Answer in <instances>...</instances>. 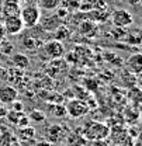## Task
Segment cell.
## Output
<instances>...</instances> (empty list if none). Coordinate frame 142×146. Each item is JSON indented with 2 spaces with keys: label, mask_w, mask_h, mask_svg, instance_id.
I'll return each mask as SVG.
<instances>
[{
  "label": "cell",
  "mask_w": 142,
  "mask_h": 146,
  "mask_svg": "<svg viewBox=\"0 0 142 146\" xmlns=\"http://www.w3.org/2000/svg\"><path fill=\"white\" fill-rule=\"evenodd\" d=\"M25 6H38V0H23Z\"/></svg>",
  "instance_id": "obj_19"
},
{
  "label": "cell",
  "mask_w": 142,
  "mask_h": 146,
  "mask_svg": "<svg viewBox=\"0 0 142 146\" xmlns=\"http://www.w3.org/2000/svg\"><path fill=\"white\" fill-rule=\"evenodd\" d=\"M111 21L117 28H127V27L132 25L134 16L127 9H117L111 14Z\"/></svg>",
  "instance_id": "obj_3"
},
{
  "label": "cell",
  "mask_w": 142,
  "mask_h": 146,
  "mask_svg": "<svg viewBox=\"0 0 142 146\" xmlns=\"http://www.w3.org/2000/svg\"><path fill=\"white\" fill-rule=\"evenodd\" d=\"M35 136V129L33 127H21L18 129V138L20 139H31Z\"/></svg>",
  "instance_id": "obj_14"
},
{
  "label": "cell",
  "mask_w": 142,
  "mask_h": 146,
  "mask_svg": "<svg viewBox=\"0 0 142 146\" xmlns=\"http://www.w3.org/2000/svg\"><path fill=\"white\" fill-rule=\"evenodd\" d=\"M30 119H33L35 122H42V121H45V114L39 110H34L30 112Z\"/></svg>",
  "instance_id": "obj_16"
},
{
  "label": "cell",
  "mask_w": 142,
  "mask_h": 146,
  "mask_svg": "<svg viewBox=\"0 0 142 146\" xmlns=\"http://www.w3.org/2000/svg\"><path fill=\"white\" fill-rule=\"evenodd\" d=\"M61 23H62V18H59L56 13H53V14H49L48 17L44 18L41 25H42L44 31H55L59 25H62Z\"/></svg>",
  "instance_id": "obj_9"
},
{
  "label": "cell",
  "mask_w": 142,
  "mask_h": 146,
  "mask_svg": "<svg viewBox=\"0 0 142 146\" xmlns=\"http://www.w3.org/2000/svg\"><path fill=\"white\" fill-rule=\"evenodd\" d=\"M4 35H6V31H4V27H3V24L0 23V42L4 39Z\"/></svg>",
  "instance_id": "obj_20"
},
{
  "label": "cell",
  "mask_w": 142,
  "mask_h": 146,
  "mask_svg": "<svg viewBox=\"0 0 142 146\" xmlns=\"http://www.w3.org/2000/svg\"><path fill=\"white\" fill-rule=\"evenodd\" d=\"M1 24H3V27H4L6 34H9V35H18V34L24 30V24H23L20 16H9V17H4Z\"/></svg>",
  "instance_id": "obj_5"
},
{
  "label": "cell",
  "mask_w": 142,
  "mask_h": 146,
  "mask_svg": "<svg viewBox=\"0 0 142 146\" xmlns=\"http://www.w3.org/2000/svg\"><path fill=\"white\" fill-rule=\"evenodd\" d=\"M0 21H1V13H0Z\"/></svg>",
  "instance_id": "obj_25"
},
{
  "label": "cell",
  "mask_w": 142,
  "mask_h": 146,
  "mask_svg": "<svg viewBox=\"0 0 142 146\" xmlns=\"http://www.w3.org/2000/svg\"><path fill=\"white\" fill-rule=\"evenodd\" d=\"M11 49H13V44H11V42H9V41H6V39H3V41L0 42V51H1V52L10 54Z\"/></svg>",
  "instance_id": "obj_17"
},
{
  "label": "cell",
  "mask_w": 142,
  "mask_h": 146,
  "mask_svg": "<svg viewBox=\"0 0 142 146\" xmlns=\"http://www.w3.org/2000/svg\"><path fill=\"white\" fill-rule=\"evenodd\" d=\"M3 14L4 17H9V16H20V6L18 3H9V1H4L3 3Z\"/></svg>",
  "instance_id": "obj_13"
},
{
  "label": "cell",
  "mask_w": 142,
  "mask_h": 146,
  "mask_svg": "<svg viewBox=\"0 0 142 146\" xmlns=\"http://www.w3.org/2000/svg\"><path fill=\"white\" fill-rule=\"evenodd\" d=\"M53 33H55L53 34V39H58V41H62L63 42V39L69 38V30L65 25H59Z\"/></svg>",
  "instance_id": "obj_15"
},
{
  "label": "cell",
  "mask_w": 142,
  "mask_h": 146,
  "mask_svg": "<svg viewBox=\"0 0 142 146\" xmlns=\"http://www.w3.org/2000/svg\"><path fill=\"white\" fill-rule=\"evenodd\" d=\"M18 97V90L16 87L6 84L0 87V103L3 104H13Z\"/></svg>",
  "instance_id": "obj_7"
},
{
  "label": "cell",
  "mask_w": 142,
  "mask_h": 146,
  "mask_svg": "<svg viewBox=\"0 0 142 146\" xmlns=\"http://www.w3.org/2000/svg\"><path fill=\"white\" fill-rule=\"evenodd\" d=\"M85 136L87 139H94V141H100V139H104L108 136L110 133V129L104 125V124H100V122H89L85 129Z\"/></svg>",
  "instance_id": "obj_2"
},
{
  "label": "cell",
  "mask_w": 142,
  "mask_h": 146,
  "mask_svg": "<svg viewBox=\"0 0 142 146\" xmlns=\"http://www.w3.org/2000/svg\"><path fill=\"white\" fill-rule=\"evenodd\" d=\"M44 51H45V54L48 55L49 58L59 59V58H62L63 54H65V45H63L62 41L51 39V41L45 42V45H44Z\"/></svg>",
  "instance_id": "obj_6"
},
{
  "label": "cell",
  "mask_w": 142,
  "mask_h": 146,
  "mask_svg": "<svg viewBox=\"0 0 142 146\" xmlns=\"http://www.w3.org/2000/svg\"><path fill=\"white\" fill-rule=\"evenodd\" d=\"M53 112V115H56V117H66L68 114H66V108L65 107H61V106H58V107H51Z\"/></svg>",
  "instance_id": "obj_18"
},
{
  "label": "cell",
  "mask_w": 142,
  "mask_h": 146,
  "mask_svg": "<svg viewBox=\"0 0 142 146\" xmlns=\"http://www.w3.org/2000/svg\"><path fill=\"white\" fill-rule=\"evenodd\" d=\"M62 6V0H38V7L45 11H55Z\"/></svg>",
  "instance_id": "obj_11"
},
{
  "label": "cell",
  "mask_w": 142,
  "mask_h": 146,
  "mask_svg": "<svg viewBox=\"0 0 142 146\" xmlns=\"http://www.w3.org/2000/svg\"><path fill=\"white\" fill-rule=\"evenodd\" d=\"M20 18L24 28H34L41 21V9L38 6H24L20 10Z\"/></svg>",
  "instance_id": "obj_1"
},
{
  "label": "cell",
  "mask_w": 142,
  "mask_h": 146,
  "mask_svg": "<svg viewBox=\"0 0 142 146\" xmlns=\"http://www.w3.org/2000/svg\"><path fill=\"white\" fill-rule=\"evenodd\" d=\"M13 104H14V106H13V107H14V110H16V108H17V110H21V108H23V104H21V103H17V100H16Z\"/></svg>",
  "instance_id": "obj_23"
},
{
  "label": "cell",
  "mask_w": 142,
  "mask_h": 146,
  "mask_svg": "<svg viewBox=\"0 0 142 146\" xmlns=\"http://www.w3.org/2000/svg\"><path fill=\"white\" fill-rule=\"evenodd\" d=\"M63 138V128L61 125H51L47 129V139L51 143H56Z\"/></svg>",
  "instance_id": "obj_10"
},
{
  "label": "cell",
  "mask_w": 142,
  "mask_h": 146,
  "mask_svg": "<svg viewBox=\"0 0 142 146\" xmlns=\"http://www.w3.org/2000/svg\"><path fill=\"white\" fill-rule=\"evenodd\" d=\"M65 108H66V114L69 117H72V118H80V117H83V115H86L89 112L87 104L85 101H82V100H77V98L71 100L66 104Z\"/></svg>",
  "instance_id": "obj_4"
},
{
  "label": "cell",
  "mask_w": 142,
  "mask_h": 146,
  "mask_svg": "<svg viewBox=\"0 0 142 146\" xmlns=\"http://www.w3.org/2000/svg\"><path fill=\"white\" fill-rule=\"evenodd\" d=\"M35 146H53L51 142H48V141H42V142H38Z\"/></svg>",
  "instance_id": "obj_21"
},
{
  "label": "cell",
  "mask_w": 142,
  "mask_h": 146,
  "mask_svg": "<svg viewBox=\"0 0 142 146\" xmlns=\"http://www.w3.org/2000/svg\"><path fill=\"white\" fill-rule=\"evenodd\" d=\"M4 1H9V3H18V0H4Z\"/></svg>",
  "instance_id": "obj_24"
},
{
  "label": "cell",
  "mask_w": 142,
  "mask_h": 146,
  "mask_svg": "<svg viewBox=\"0 0 142 146\" xmlns=\"http://www.w3.org/2000/svg\"><path fill=\"white\" fill-rule=\"evenodd\" d=\"M127 70L132 74H141L142 73V54L131 55L125 62Z\"/></svg>",
  "instance_id": "obj_8"
},
{
  "label": "cell",
  "mask_w": 142,
  "mask_h": 146,
  "mask_svg": "<svg viewBox=\"0 0 142 146\" xmlns=\"http://www.w3.org/2000/svg\"><path fill=\"white\" fill-rule=\"evenodd\" d=\"M128 1V4H131V6H137V4H139L142 0H127Z\"/></svg>",
  "instance_id": "obj_22"
},
{
  "label": "cell",
  "mask_w": 142,
  "mask_h": 146,
  "mask_svg": "<svg viewBox=\"0 0 142 146\" xmlns=\"http://www.w3.org/2000/svg\"><path fill=\"white\" fill-rule=\"evenodd\" d=\"M11 60H13L14 66L21 69V70H24V69H27L30 66V59H28L27 55L24 54H14L11 56Z\"/></svg>",
  "instance_id": "obj_12"
}]
</instances>
